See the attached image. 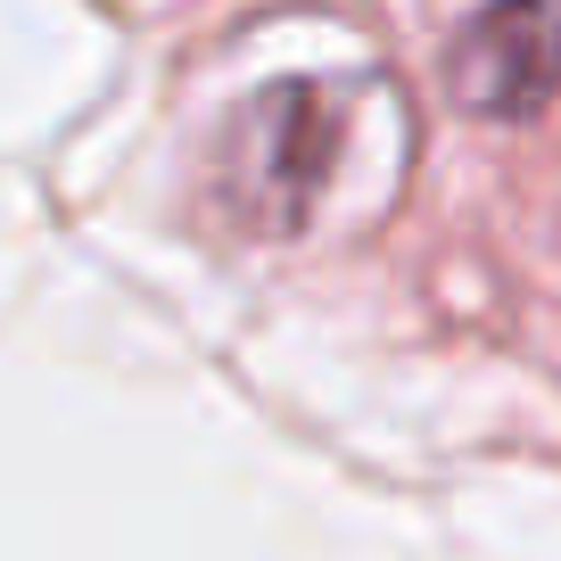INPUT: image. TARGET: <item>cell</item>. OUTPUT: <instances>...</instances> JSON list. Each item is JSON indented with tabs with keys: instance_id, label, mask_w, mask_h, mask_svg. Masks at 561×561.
I'll return each instance as SVG.
<instances>
[{
	"instance_id": "obj_1",
	"label": "cell",
	"mask_w": 561,
	"mask_h": 561,
	"mask_svg": "<svg viewBox=\"0 0 561 561\" xmlns=\"http://www.w3.org/2000/svg\"><path fill=\"white\" fill-rule=\"evenodd\" d=\"M446 67L471 116H537L561 83V9H488Z\"/></svg>"
}]
</instances>
